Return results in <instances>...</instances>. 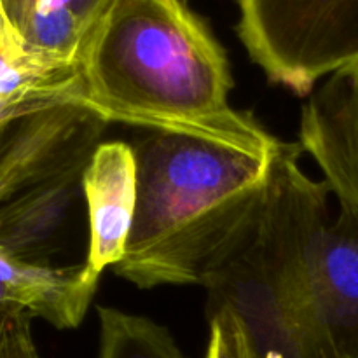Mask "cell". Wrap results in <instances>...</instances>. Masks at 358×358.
I'll list each match as a JSON object with an SVG mask.
<instances>
[{"label": "cell", "instance_id": "7", "mask_svg": "<svg viewBox=\"0 0 358 358\" xmlns=\"http://www.w3.org/2000/svg\"><path fill=\"white\" fill-rule=\"evenodd\" d=\"M299 145L320 168L332 194L358 208V58L308 96Z\"/></svg>", "mask_w": 358, "mask_h": 358}, {"label": "cell", "instance_id": "2", "mask_svg": "<svg viewBox=\"0 0 358 358\" xmlns=\"http://www.w3.org/2000/svg\"><path fill=\"white\" fill-rule=\"evenodd\" d=\"M131 147L138 199L115 275L142 290L203 287L213 261L261 208L275 152L163 131H147Z\"/></svg>", "mask_w": 358, "mask_h": 358}, {"label": "cell", "instance_id": "1", "mask_svg": "<svg viewBox=\"0 0 358 358\" xmlns=\"http://www.w3.org/2000/svg\"><path fill=\"white\" fill-rule=\"evenodd\" d=\"M233 87L226 49L184 0H114L80 58L76 105L108 124L271 156L282 140L231 105Z\"/></svg>", "mask_w": 358, "mask_h": 358}, {"label": "cell", "instance_id": "4", "mask_svg": "<svg viewBox=\"0 0 358 358\" xmlns=\"http://www.w3.org/2000/svg\"><path fill=\"white\" fill-rule=\"evenodd\" d=\"M236 31L271 84L310 96L358 58V0H236Z\"/></svg>", "mask_w": 358, "mask_h": 358}, {"label": "cell", "instance_id": "9", "mask_svg": "<svg viewBox=\"0 0 358 358\" xmlns=\"http://www.w3.org/2000/svg\"><path fill=\"white\" fill-rule=\"evenodd\" d=\"M100 283L87 262L52 266L0 254V313H27L59 331L83 324Z\"/></svg>", "mask_w": 358, "mask_h": 358}, {"label": "cell", "instance_id": "15", "mask_svg": "<svg viewBox=\"0 0 358 358\" xmlns=\"http://www.w3.org/2000/svg\"><path fill=\"white\" fill-rule=\"evenodd\" d=\"M112 2L114 0H77V10H79L80 21H83L90 37L94 28H96V24L100 23L101 17H103V14L108 10V7L112 6Z\"/></svg>", "mask_w": 358, "mask_h": 358}, {"label": "cell", "instance_id": "13", "mask_svg": "<svg viewBox=\"0 0 358 358\" xmlns=\"http://www.w3.org/2000/svg\"><path fill=\"white\" fill-rule=\"evenodd\" d=\"M210 339L205 358H254L247 334L236 315L227 308L208 313Z\"/></svg>", "mask_w": 358, "mask_h": 358}, {"label": "cell", "instance_id": "8", "mask_svg": "<svg viewBox=\"0 0 358 358\" xmlns=\"http://www.w3.org/2000/svg\"><path fill=\"white\" fill-rule=\"evenodd\" d=\"M90 222L86 262L96 275L122 261L138 199V170L133 147L126 142H101L83 180Z\"/></svg>", "mask_w": 358, "mask_h": 358}, {"label": "cell", "instance_id": "11", "mask_svg": "<svg viewBox=\"0 0 358 358\" xmlns=\"http://www.w3.org/2000/svg\"><path fill=\"white\" fill-rule=\"evenodd\" d=\"M80 63L49 58L23 48L0 28V128L62 105H76Z\"/></svg>", "mask_w": 358, "mask_h": 358}, {"label": "cell", "instance_id": "6", "mask_svg": "<svg viewBox=\"0 0 358 358\" xmlns=\"http://www.w3.org/2000/svg\"><path fill=\"white\" fill-rule=\"evenodd\" d=\"M308 273L331 358H358V208L339 201L311 238Z\"/></svg>", "mask_w": 358, "mask_h": 358}, {"label": "cell", "instance_id": "5", "mask_svg": "<svg viewBox=\"0 0 358 358\" xmlns=\"http://www.w3.org/2000/svg\"><path fill=\"white\" fill-rule=\"evenodd\" d=\"M108 122L83 105H62L0 128V201L90 164Z\"/></svg>", "mask_w": 358, "mask_h": 358}, {"label": "cell", "instance_id": "10", "mask_svg": "<svg viewBox=\"0 0 358 358\" xmlns=\"http://www.w3.org/2000/svg\"><path fill=\"white\" fill-rule=\"evenodd\" d=\"M86 166L42 180L2 203L0 254L23 261L49 262L69 217L84 196Z\"/></svg>", "mask_w": 358, "mask_h": 358}, {"label": "cell", "instance_id": "3", "mask_svg": "<svg viewBox=\"0 0 358 358\" xmlns=\"http://www.w3.org/2000/svg\"><path fill=\"white\" fill-rule=\"evenodd\" d=\"M299 142H280L254 219L206 271V313L227 308L254 358H331L308 273L315 231L329 219L331 187L301 166Z\"/></svg>", "mask_w": 358, "mask_h": 358}, {"label": "cell", "instance_id": "12", "mask_svg": "<svg viewBox=\"0 0 358 358\" xmlns=\"http://www.w3.org/2000/svg\"><path fill=\"white\" fill-rule=\"evenodd\" d=\"M98 358H185L166 327L110 306L98 308Z\"/></svg>", "mask_w": 358, "mask_h": 358}, {"label": "cell", "instance_id": "14", "mask_svg": "<svg viewBox=\"0 0 358 358\" xmlns=\"http://www.w3.org/2000/svg\"><path fill=\"white\" fill-rule=\"evenodd\" d=\"M0 358H42L27 313H0Z\"/></svg>", "mask_w": 358, "mask_h": 358}]
</instances>
